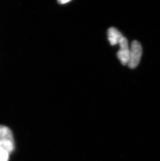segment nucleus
Masks as SVG:
<instances>
[{
    "label": "nucleus",
    "mask_w": 160,
    "mask_h": 161,
    "mask_svg": "<svg viewBox=\"0 0 160 161\" xmlns=\"http://www.w3.org/2000/svg\"><path fill=\"white\" fill-rule=\"evenodd\" d=\"M0 147L9 154L14 150V137L9 128L0 125Z\"/></svg>",
    "instance_id": "1"
},
{
    "label": "nucleus",
    "mask_w": 160,
    "mask_h": 161,
    "mask_svg": "<svg viewBox=\"0 0 160 161\" xmlns=\"http://www.w3.org/2000/svg\"><path fill=\"white\" fill-rule=\"evenodd\" d=\"M142 53V47L141 43L136 40L133 41L130 47V59L127 65L130 69H135L138 65Z\"/></svg>",
    "instance_id": "2"
},
{
    "label": "nucleus",
    "mask_w": 160,
    "mask_h": 161,
    "mask_svg": "<svg viewBox=\"0 0 160 161\" xmlns=\"http://www.w3.org/2000/svg\"><path fill=\"white\" fill-rule=\"evenodd\" d=\"M119 44L120 49L117 53V56L121 64L126 65H128L129 62L130 54V47L126 38L123 37L120 42Z\"/></svg>",
    "instance_id": "3"
},
{
    "label": "nucleus",
    "mask_w": 160,
    "mask_h": 161,
    "mask_svg": "<svg viewBox=\"0 0 160 161\" xmlns=\"http://www.w3.org/2000/svg\"><path fill=\"white\" fill-rule=\"evenodd\" d=\"M108 38L111 46H115L119 44L121 39L123 38L122 34L115 28H109L108 30Z\"/></svg>",
    "instance_id": "4"
},
{
    "label": "nucleus",
    "mask_w": 160,
    "mask_h": 161,
    "mask_svg": "<svg viewBox=\"0 0 160 161\" xmlns=\"http://www.w3.org/2000/svg\"><path fill=\"white\" fill-rule=\"evenodd\" d=\"M9 153L7 151L0 147V161H8Z\"/></svg>",
    "instance_id": "5"
},
{
    "label": "nucleus",
    "mask_w": 160,
    "mask_h": 161,
    "mask_svg": "<svg viewBox=\"0 0 160 161\" xmlns=\"http://www.w3.org/2000/svg\"><path fill=\"white\" fill-rule=\"evenodd\" d=\"M70 1L69 0H61V1H58V3L61 4H65L66 3L69 2Z\"/></svg>",
    "instance_id": "6"
}]
</instances>
